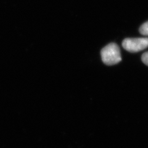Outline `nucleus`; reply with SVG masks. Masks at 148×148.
I'll return each instance as SVG.
<instances>
[{
  "instance_id": "nucleus-3",
  "label": "nucleus",
  "mask_w": 148,
  "mask_h": 148,
  "mask_svg": "<svg viewBox=\"0 0 148 148\" xmlns=\"http://www.w3.org/2000/svg\"><path fill=\"white\" fill-rule=\"evenodd\" d=\"M140 33L143 35L148 36V21L144 23L140 28Z\"/></svg>"
},
{
  "instance_id": "nucleus-2",
  "label": "nucleus",
  "mask_w": 148,
  "mask_h": 148,
  "mask_svg": "<svg viewBox=\"0 0 148 148\" xmlns=\"http://www.w3.org/2000/svg\"><path fill=\"white\" fill-rule=\"evenodd\" d=\"M123 48L130 53H137L148 48V38H128L122 41Z\"/></svg>"
},
{
  "instance_id": "nucleus-4",
  "label": "nucleus",
  "mask_w": 148,
  "mask_h": 148,
  "mask_svg": "<svg viewBox=\"0 0 148 148\" xmlns=\"http://www.w3.org/2000/svg\"><path fill=\"white\" fill-rule=\"evenodd\" d=\"M141 60L143 63L148 66V51L142 55Z\"/></svg>"
},
{
  "instance_id": "nucleus-1",
  "label": "nucleus",
  "mask_w": 148,
  "mask_h": 148,
  "mask_svg": "<svg viewBox=\"0 0 148 148\" xmlns=\"http://www.w3.org/2000/svg\"><path fill=\"white\" fill-rule=\"evenodd\" d=\"M103 62L108 66L117 64L122 61L121 54L119 46L114 43L108 45L101 51Z\"/></svg>"
}]
</instances>
